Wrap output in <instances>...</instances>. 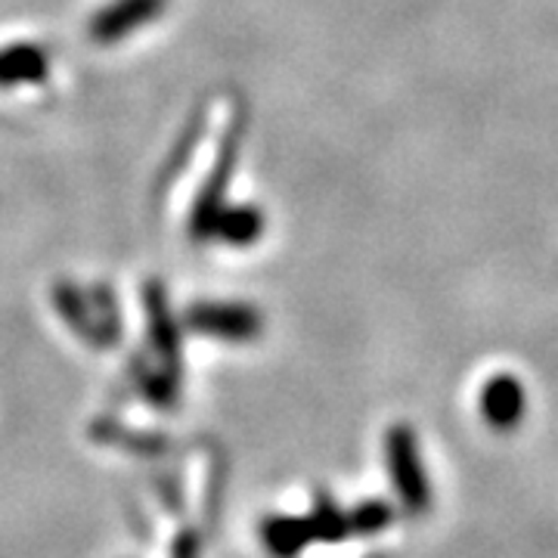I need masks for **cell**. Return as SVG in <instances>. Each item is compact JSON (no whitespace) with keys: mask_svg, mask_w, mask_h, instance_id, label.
I'll use <instances>...</instances> for the list:
<instances>
[{"mask_svg":"<svg viewBox=\"0 0 558 558\" xmlns=\"http://www.w3.org/2000/svg\"><path fill=\"white\" fill-rule=\"evenodd\" d=\"M385 465H388L391 484L398 490L400 506L410 515H425L428 506H432V484H428V472H425V462H422V453H418L413 425L398 422V425L388 428V435H385Z\"/></svg>","mask_w":558,"mask_h":558,"instance_id":"6da1fadb","label":"cell"},{"mask_svg":"<svg viewBox=\"0 0 558 558\" xmlns=\"http://www.w3.org/2000/svg\"><path fill=\"white\" fill-rule=\"evenodd\" d=\"M186 326L202 336L223 341H255L264 329V317L252 304H220V301H205L190 307Z\"/></svg>","mask_w":558,"mask_h":558,"instance_id":"7a4b0ae2","label":"cell"},{"mask_svg":"<svg viewBox=\"0 0 558 558\" xmlns=\"http://www.w3.org/2000/svg\"><path fill=\"white\" fill-rule=\"evenodd\" d=\"M527 413V391L512 373L490 376L481 391V416L497 432H512Z\"/></svg>","mask_w":558,"mask_h":558,"instance_id":"3957f363","label":"cell"},{"mask_svg":"<svg viewBox=\"0 0 558 558\" xmlns=\"http://www.w3.org/2000/svg\"><path fill=\"white\" fill-rule=\"evenodd\" d=\"M161 10H165V0H116L94 16L90 40L94 44H116L140 25L159 20Z\"/></svg>","mask_w":558,"mask_h":558,"instance_id":"277c9868","label":"cell"},{"mask_svg":"<svg viewBox=\"0 0 558 558\" xmlns=\"http://www.w3.org/2000/svg\"><path fill=\"white\" fill-rule=\"evenodd\" d=\"M233 159H236V134L227 137V146L220 149L218 156V168H215V174L208 178L202 196L196 199L193 218H190V233L196 240H208L215 223H218V215L223 211V193H227V183H230V174H233Z\"/></svg>","mask_w":558,"mask_h":558,"instance_id":"5b68a950","label":"cell"},{"mask_svg":"<svg viewBox=\"0 0 558 558\" xmlns=\"http://www.w3.org/2000/svg\"><path fill=\"white\" fill-rule=\"evenodd\" d=\"M47 78V57L35 44H13L0 50V87L35 84Z\"/></svg>","mask_w":558,"mask_h":558,"instance_id":"8992f818","label":"cell"},{"mask_svg":"<svg viewBox=\"0 0 558 558\" xmlns=\"http://www.w3.org/2000/svg\"><path fill=\"white\" fill-rule=\"evenodd\" d=\"M260 537L267 543V549L279 558H295L314 543V531H311V521L307 519H289V515H277V519L264 521L260 527Z\"/></svg>","mask_w":558,"mask_h":558,"instance_id":"52a82bcc","label":"cell"},{"mask_svg":"<svg viewBox=\"0 0 558 558\" xmlns=\"http://www.w3.org/2000/svg\"><path fill=\"white\" fill-rule=\"evenodd\" d=\"M264 233V215L255 205H236V208H223L218 215V223L211 230V236L230 242V245H252Z\"/></svg>","mask_w":558,"mask_h":558,"instance_id":"ba28073f","label":"cell"},{"mask_svg":"<svg viewBox=\"0 0 558 558\" xmlns=\"http://www.w3.org/2000/svg\"><path fill=\"white\" fill-rule=\"evenodd\" d=\"M146 307H149V326H153L156 348H159L165 357L178 363V329H174V319L168 314V304H165L159 282H153L146 289Z\"/></svg>","mask_w":558,"mask_h":558,"instance_id":"9c48e42d","label":"cell"},{"mask_svg":"<svg viewBox=\"0 0 558 558\" xmlns=\"http://www.w3.org/2000/svg\"><path fill=\"white\" fill-rule=\"evenodd\" d=\"M311 531H314V539H323V543H341V539L351 537V521H348V512L341 509L339 502L326 494H319L314 499V515H311Z\"/></svg>","mask_w":558,"mask_h":558,"instance_id":"30bf717a","label":"cell"},{"mask_svg":"<svg viewBox=\"0 0 558 558\" xmlns=\"http://www.w3.org/2000/svg\"><path fill=\"white\" fill-rule=\"evenodd\" d=\"M348 521H351V534H357V537H376V534H381L395 521V506L385 502V499H363L360 506H354L348 512Z\"/></svg>","mask_w":558,"mask_h":558,"instance_id":"8fae6325","label":"cell"}]
</instances>
